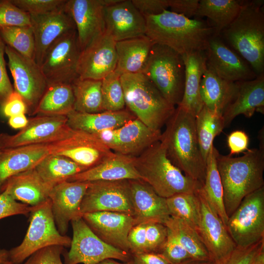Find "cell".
Returning a JSON list of instances; mask_svg holds the SVG:
<instances>
[{
  "instance_id": "cell-1",
  "label": "cell",
  "mask_w": 264,
  "mask_h": 264,
  "mask_svg": "<svg viewBox=\"0 0 264 264\" xmlns=\"http://www.w3.org/2000/svg\"><path fill=\"white\" fill-rule=\"evenodd\" d=\"M145 18V35L154 44L168 46L182 56L204 51L208 40L214 34L208 22L168 10Z\"/></svg>"
},
{
  "instance_id": "cell-2",
  "label": "cell",
  "mask_w": 264,
  "mask_h": 264,
  "mask_svg": "<svg viewBox=\"0 0 264 264\" xmlns=\"http://www.w3.org/2000/svg\"><path fill=\"white\" fill-rule=\"evenodd\" d=\"M248 149L241 156L220 153L217 164L223 189V201L229 218L248 195L264 186V149Z\"/></svg>"
},
{
  "instance_id": "cell-3",
  "label": "cell",
  "mask_w": 264,
  "mask_h": 264,
  "mask_svg": "<svg viewBox=\"0 0 264 264\" xmlns=\"http://www.w3.org/2000/svg\"><path fill=\"white\" fill-rule=\"evenodd\" d=\"M196 116L177 106L166 123L160 141L172 162L184 174L203 184L206 163L199 148Z\"/></svg>"
},
{
  "instance_id": "cell-4",
  "label": "cell",
  "mask_w": 264,
  "mask_h": 264,
  "mask_svg": "<svg viewBox=\"0 0 264 264\" xmlns=\"http://www.w3.org/2000/svg\"><path fill=\"white\" fill-rule=\"evenodd\" d=\"M264 0H242L235 20L220 33L228 45L251 67L264 74Z\"/></svg>"
},
{
  "instance_id": "cell-5",
  "label": "cell",
  "mask_w": 264,
  "mask_h": 264,
  "mask_svg": "<svg viewBox=\"0 0 264 264\" xmlns=\"http://www.w3.org/2000/svg\"><path fill=\"white\" fill-rule=\"evenodd\" d=\"M133 161L141 180L163 198L179 193H196L203 185L185 175L172 162L160 140L133 157Z\"/></svg>"
},
{
  "instance_id": "cell-6",
  "label": "cell",
  "mask_w": 264,
  "mask_h": 264,
  "mask_svg": "<svg viewBox=\"0 0 264 264\" xmlns=\"http://www.w3.org/2000/svg\"><path fill=\"white\" fill-rule=\"evenodd\" d=\"M121 82L127 109L150 128L161 131L175 106L142 73L122 74Z\"/></svg>"
},
{
  "instance_id": "cell-7",
  "label": "cell",
  "mask_w": 264,
  "mask_h": 264,
  "mask_svg": "<svg viewBox=\"0 0 264 264\" xmlns=\"http://www.w3.org/2000/svg\"><path fill=\"white\" fill-rule=\"evenodd\" d=\"M141 73L170 103L175 106L180 104L185 77L182 55L168 46L154 44Z\"/></svg>"
},
{
  "instance_id": "cell-8",
  "label": "cell",
  "mask_w": 264,
  "mask_h": 264,
  "mask_svg": "<svg viewBox=\"0 0 264 264\" xmlns=\"http://www.w3.org/2000/svg\"><path fill=\"white\" fill-rule=\"evenodd\" d=\"M29 225L22 242L8 250L9 261L21 264L33 253L43 248L60 245L70 246L71 239L58 231L51 209V201L46 200L31 206Z\"/></svg>"
},
{
  "instance_id": "cell-9",
  "label": "cell",
  "mask_w": 264,
  "mask_h": 264,
  "mask_svg": "<svg viewBox=\"0 0 264 264\" xmlns=\"http://www.w3.org/2000/svg\"><path fill=\"white\" fill-rule=\"evenodd\" d=\"M70 222L73 237L69 251L65 250L62 255L65 264H98L107 259L127 262L132 259L129 252L115 248L98 238L82 217Z\"/></svg>"
},
{
  "instance_id": "cell-10",
  "label": "cell",
  "mask_w": 264,
  "mask_h": 264,
  "mask_svg": "<svg viewBox=\"0 0 264 264\" xmlns=\"http://www.w3.org/2000/svg\"><path fill=\"white\" fill-rule=\"evenodd\" d=\"M226 227L237 246L247 247L264 239V186L242 199Z\"/></svg>"
},
{
  "instance_id": "cell-11",
  "label": "cell",
  "mask_w": 264,
  "mask_h": 264,
  "mask_svg": "<svg viewBox=\"0 0 264 264\" xmlns=\"http://www.w3.org/2000/svg\"><path fill=\"white\" fill-rule=\"evenodd\" d=\"M81 51L76 29L58 37L47 48L40 66L48 84H71L77 78Z\"/></svg>"
},
{
  "instance_id": "cell-12",
  "label": "cell",
  "mask_w": 264,
  "mask_h": 264,
  "mask_svg": "<svg viewBox=\"0 0 264 264\" xmlns=\"http://www.w3.org/2000/svg\"><path fill=\"white\" fill-rule=\"evenodd\" d=\"M46 144L50 154L65 156L87 169L114 153L94 134L69 127L61 138Z\"/></svg>"
},
{
  "instance_id": "cell-13",
  "label": "cell",
  "mask_w": 264,
  "mask_h": 264,
  "mask_svg": "<svg viewBox=\"0 0 264 264\" xmlns=\"http://www.w3.org/2000/svg\"><path fill=\"white\" fill-rule=\"evenodd\" d=\"M8 66L14 80V90L23 99L30 115H33L48 84L41 66L11 47L5 48Z\"/></svg>"
},
{
  "instance_id": "cell-14",
  "label": "cell",
  "mask_w": 264,
  "mask_h": 264,
  "mask_svg": "<svg viewBox=\"0 0 264 264\" xmlns=\"http://www.w3.org/2000/svg\"><path fill=\"white\" fill-rule=\"evenodd\" d=\"M115 212L133 216L129 180L89 182L80 205L83 214Z\"/></svg>"
},
{
  "instance_id": "cell-15",
  "label": "cell",
  "mask_w": 264,
  "mask_h": 264,
  "mask_svg": "<svg viewBox=\"0 0 264 264\" xmlns=\"http://www.w3.org/2000/svg\"><path fill=\"white\" fill-rule=\"evenodd\" d=\"M93 134L113 153L135 157L160 140L161 132L152 130L136 118L117 129Z\"/></svg>"
},
{
  "instance_id": "cell-16",
  "label": "cell",
  "mask_w": 264,
  "mask_h": 264,
  "mask_svg": "<svg viewBox=\"0 0 264 264\" xmlns=\"http://www.w3.org/2000/svg\"><path fill=\"white\" fill-rule=\"evenodd\" d=\"M207 69L229 81L251 80L257 76L250 66L220 36L213 35L204 50Z\"/></svg>"
},
{
  "instance_id": "cell-17",
  "label": "cell",
  "mask_w": 264,
  "mask_h": 264,
  "mask_svg": "<svg viewBox=\"0 0 264 264\" xmlns=\"http://www.w3.org/2000/svg\"><path fill=\"white\" fill-rule=\"evenodd\" d=\"M68 127L66 116L38 114L16 134H0V145L4 149L47 144L61 138Z\"/></svg>"
},
{
  "instance_id": "cell-18",
  "label": "cell",
  "mask_w": 264,
  "mask_h": 264,
  "mask_svg": "<svg viewBox=\"0 0 264 264\" xmlns=\"http://www.w3.org/2000/svg\"><path fill=\"white\" fill-rule=\"evenodd\" d=\"M118 0H66L64 9L72 19L81 51L106 31L104 7Z\"/></svg>"
},
{
  "instance_id": "cell-19",
  "label": "cell",
  "mask_w": 264,
  "mask_h": 264,
  "mask_svg": "<svg viewBox=\"0 0 264 264\" xmlns=\"http://www.w3.org/2000/svg\"><path fill=\"white\" fill-rule=\"evenodd\" d=\"M116 42L106 32L81 51L77 73L81 79L102 80L116 67Z\"/></svg>"
},
{
  "instance_id": "cell-20",
  "label": "cell",
  "mask_w": 264,
  "mask_h": 264,
  "mask_svg": "<svg viewBox=\"0 0 264 264\" xmlns=\"http://www.w3.org/2000/svg\"><path fill=\"white\" fill-rule=\"evenodd\" d=\"M200 189L197 192L200 206V218L198 233L211 258L214 262H217L229 255L236 245L225 225L210 205Z\"/></svg>"
},
{
  "instance_id": "cell-21",
  "label": "cell",
  "mask_w": 264,
  "mask_h": 264,
  "mask_svg": "<svg viewBox=\"0 0 264 264\" xmlns=\"http://www.w3.org/2000/svg\"><path fill=\"white\" fill-rule=\"evenodd\" d=\"M106 33L116 42L145 35V17L132 0H118L104 9Z\"/></svg>"
},
{
  "instance_id": "cell-22",
  "label": "cell",
  "mask_w": 264,
  "mask_h": 264,
  "mask_svg": "<svg viewBox=\"0 0 264 264\" xmlns=\"http://www.w3.org/2000/svg\"><path fill=\"white\" fill-rule=\"evenodd\" d=\"M82 218L92 231L103 242L130 253L128 236L131 229L135 225L132 216L123 213L102 211L84 214Z\"/></svg>"
},
{
  "instance_id": "cell-23",
  "label": "cell",
  "mask_w": 264,
  "mask_h": 264,
  "mask_svg": "<svg viewBox=\"0 0 264 264\" xmlns=\"http://www.w3.org/2000/svg\"><path fill=\"white\" fill-rule=\"evenodd\" d=\"M89 182L64 181L51 189L49 198L57 228L66 235L71 220L82 217L80 205Z\"/></svg>"
},
{
  "instance_id": "cell-24",
  "label": "cell",
  "mask_w": 264,
  "mask_h": 264,
  "mask_svg": "<svg viewBox=\"0 0 264 264\" xmlns=\"http://www.w3.org/2000/svg\"><path fill=\"white\" fill-rule=\"evenodd\" d=\"M30 16L35 44V61L41 66L51 44L64 33L76 29V26L64 6L50 12Z\"/></svg>"
},
{
  "instance_id": "cell-25",
  "label": "cell",
  "mask_w": 264,
  "mask_h": 264,
  "mask_svg": "<svg viewBox=\"0 0 264 264\" xmlns=\"http://www.w3.org/2000/svg\"><path fill=\"white\" fill-rule=\"evenodd\" d=\"M135 225L151 221L164 223L170 217L166 199L142 180H129Z\"/></svg>"
},
{
  "instance_id": "cell-26",
  "label": "cell",
  "mask_w": 264,
  "mask_h": 264,
  "mask_svg": "<svg viewBox=\"0 0 264 264\" xmlns=\"http://www.w3.org/2000/svg\"><path fill=\"white\" fill-rule=\"evenodd\" d=\"M49 154L46 144L3 149L0 153V194L10 177L34 168Z\"/></svg>"
},
{
  "instance_id": "cell-27",
  "label": "cell",
  "mask_w": 264,
  "mask_h": 264,
  "mask_svg": "<svg viewBox=\"0 0 264 264\" xmlns=\"http://www.w3.org/2000/svg\"><path fill=\"white\" fill-rule=\"evenodd\" d=\"M141 180L136 171L133 157L114 153L97 165L69 177L66 181L92 182Z\"/></svg>"
},
{
  "instance_id": "cell-28",
  "label": "cell",
  "mask_w": 264,
  "mask_h": 264,
  "mask_svg": "<svg viewBox=\"0 0 264 264\" xmlns=\"http://www.w3.org/2000/svg\"><path fill=\"white\" fill-rule=\"evenodd\" d=\"M255 112H264V74L239 82L237 94L222 114L225 128L237 116L250 118Z\"/></svg>"
},
{
  "instance_id": "cell-29",
  "label": "cell",
  "mask_w": 264,
  "mask_h": 264,
  "mask_svg": "<svg viewBox=\"0 0 264 264\" xmlns=\"http://www.w3.org/2000/svg\"><path fill=\"white\" fill-rule=\"evenodd\" d=\"M54 186L45 182L34 168L10 177L3 191L16 201L33 206L48 199Z\"/></svg>"
},
{
  "instance_id": "cell-30",
  "label": "cell",
  "mask_w": 264,
  "mask_h": 264,
  "mask_svg": "<svg viewBox=\"0 0 264 264\" xmlns=\"http://www.w3.org/2000/svg\"><path fill=\"white\" fill-rule=\"evenodd\" d=\"M66 117L67 124L70 128L91 134L117 129L136 118L127 109L97 113L81 112L74 110Z\"/></svg>"
},
{
  "instance_id": "cell-31",
  "label": "cell",
  "mask_w": 264,
  "mask_h": 264,
  "mask_svg": "<svg viewBox=\"0 0 264 264\" xmlns=\"http://www.w3.org/2000/svg\"><path fill=\"white\" fill-rule=\"evenodd\" d=\"M185 67L184 93L177 106L195 116L203 106L200 93L202 76L206 68L204 51H195L183 56Z\"/></svg>"
},
{
  "instance_id": "cell-32",
  "label": "cell",
  "mask_w": 264,
  "mask_h": 264,
  "mask_svg": "<svg viewBox=\"0 0 264 264\" xmlns=\"http://www.w3.org/2000/svg\"><path fill=\"white\" fill-rule=\"evenodd\" d=\"M239 82L226 80L206 68L201 80L200 93L203 105L222 115L235 98Z\"/></svg>"
},
{
  "instance_id": "cell-33",
  "label": "cell",
  "mask_w": 264,
  "mask_h": 264,
  "mask_svg": "<svg viewBox=\"0 0 264 264\" xmlns=\"http://www.w3.org/2000/svg\"><path fill=\"white\" fill-rule=\"evenodd\" d=\"M154 44L146 35L116 42L115 71L121 75L141 73Z\"/></svg>"
},
{
  "instance_id": "cell-34",
  "label": "cell",
  "mask_w": 264,
  "mask_h": 264,
  "mask_svg": "<svg viewBox=\"0 0 264 264\" xmlns=\"http://www.w3.org/2000/svg\"><path fill=\"white\" fill-rule=\"evenodd\" d=\"M74 110V96L71 84H49L33 115L67 116Z\"/></svg>"
},
{
  "instance_id": "cell-35",
  "label": "cell",
  "mask_w": 264,
  "mask_h": 264,
  "mask_svg": "<svg viewBox=\"0 0 264 264\" xmlns=\"http://www.w3.org/2000/svg\"><path fill=\"white\" fill-rule=\"evenodd\" d=\"M242 1L237 0H200L196 16L207 17L214 28V35L220 36L221 32L238 16Z\"/></svg>"
},
{
  "instance_id": "cell-36",
  "label": "cell",
  "mask_w": 264,
  "mask_h": 264,
  "mask_svg": "<svg viewBox=\"0 0 264 264\" xmlns=\"http://www.w3.org/2000/svg\"><path fill=\"white\" fill-rule=\"evenodd\" d=\"M219 153L213 145L207 158L205 179L200 189L226 226L228 217L224 207L223 189L217 168V157Z\"/></svg>"
},
{
  "instance_id": "cell-37",
  "label": "cell",
  "mask_w": 264,
  "mask_h": 264,
  "mask_svg": "<svg viewBox=\"0 0 264 264\" xmlns=\"http://www.w3.org/2000/svg\"><path fill=\"white\" fill-rule=\"evenodd\" d=\"M35 169L45 182L53 185L87 170L65 156L54 154L45 157Z\"/></svg>"
},
{
  "instance_id": "cell-38",
  "label": "cell",
  "mask_w": 264,
  "mask_h": 264,
  "mask_svg": "<svg viewBox=\"0 0 264 264\" xmlns=\"http://www.w3.org/2000/svg\"><path fill=\"white\" fill-rule=\"evenodd\" d=\"M74 96V110L86 113L105 111L101 80L78 77L71 83Z\"/></svg>"
},
{
  "instance_id": "cell-39",
  "label": "cell",
  "mask_w": 264,
  "mask_h": 264,
  "mask_svg": "<svg viewBox=\"0 0 264 264\" xmlns=\"http://www.w3.org/2000/svg\"><path fill=\"white\" fill-rule=\"evenodd\" d=\"M164 224L193 259L212 260L197 231L186 222L170 216Z\"/></svg>"
},
{
  "instance_id": "cell-40",
  "label": "cell",
  "mask_w": 264,
  "mask_h": 264,
  "mask_svg": "<svg viewBox=\"0 0 264 264\" xmlns=\"http://www.w3.org/2000/svg\"><path fill=\"white\" fill-rule=\"evenodd\" d=\"M196 132L202 157L206 163L215 138L225 128L222 115L204 106L196 116Z\"/></svg>"
},
{
  "instance_id": "cell-41",
  "label": "cell",
  "mask_w": 264,
  "mask_h": 264,
  "mask_svg": "<svg viewBox=\"0 0 264 264\" xmlns=\"http://www.w3.org/2000/svg\"><path fill=\"white\" fill-rule=\"evenodd\" d=\"M197 192L179 193L166 199L170 216L183 220L198 232L200 206Z\"/></svg>"
},
{
  "instance_id": "cell-42",
  "label": "cell",
  "mask_w": 264,
  "mask_h": 264,
  "mask_svg": "<svg viewBox=\"0 0 264 264\" xmlns=\"http://www.w3.org/2000/svg\"><path fill=\"white\" fill-rule=\"evenodd\" d=\"M0 36L6 45L22 55L35 60V44L31 26L1 27Z\"/></svg>"
},
{
  "instance_id": "cell-43",
  "label": "cell",
  "mask_w": 264,
  "mask_h": 264,
  "mask_svg": "<svg viewBox=\"0 0 264 264\" xmlns=\"http://www.w3.org/2000/svg\"><path fill=\"white\" fill-rule=\"evenodd\" d=\"M101 91L105 111H119L126 106L121 75L115 70L102 80Z\"/></svg>"
},
{
  "instance_id": "cell-44",
  "label": "cell",
  "mask_w": 264,
  "mask_h": 264,
  "mask_svg": "<svg viewBox=\"0 0 264 264\" xmlns=\"http://www.w3.org/2000/svg\"><path fill=\"white\" fill-rule=\"evenodd\" d=\"M264 255V239L247 247L236 246L224 258L215 262V264H254Z\"/></svg>"
},
{
  "instance_id": "cell-45",
  "label": "cell",
  "mask_w": 264,
  "mask_h": 264,
  "mask_svg": "<svg viewBox=\"0 0 264 264\" xmlns=\"http://www.w3.org/2000/svg\"><path fill=\"white\" fill-rule=\"evenodd\" d=\"M21 26H31L30 15L10 0H0V27Z\"/></svg>"
},
{
  "instance_id": "cell-46",
  "label": "cell",
  "mask_w": 264,
  "mask_h": 264,
  "mask_svg": "<svg viewBox=\"0 0 264 264\" xmlns=\"http://www.w3.org/2000/svg\"><path fill=\"white\" fill-rule=\"evenodd\" d=\"M168 237V229L162 223L151 221L146 223L147 252L160 253Z\"/></svg>"
},
{
  "instance_id": "cell-47",
  "label": "cell",
  "mask_w": 264,
  "mask_h": 264,
  "mask_svg": "<svg viewBox=\"0 0 264 264\" xmlns=\"http://www.w3.org/2000/svg\"><path fill=\"white\" fill-rule=\"evenodd\" d=\"M17 7L29 15H40L62 7L66 0H10Z\"/></svg>"
},
{
  "instance_id": "cell-48",
  "label": "cell",
  "mask_w": 264,
  "mask_h": 264,
  "mask_svg": "<svg viewBox=\"0 0 264 264\" xmlns=\"http://www.w3.org/2000/svg\"><path fill=\"white\" fill-rule=\"evenodd\" d=\"M65 251L63 246L52 245L36 251L21 264H65L61 256ZM4 264H15L8 261Z\"/></svg>"
},
{
  "instance_id": "cell-49",
  "label": "cell",
  "mask_w": 264,
  "mask_h": 264,
  "mask_svg": "<svg viewBox=\"0 0 264 264\" xmlns=\"http://www.w3.org/2000/svg\"><path fill=\"white\" fill-rule=\"evenodd\" d=\"M159 254L170 264H179L193 259L168 229L166 242Z\"/></svg>"
},
{
  "instance_id": "cell-50",
  "label": "cell",
  "mask_w": 264,
  "mask_h": 264,
  "mask_svg": "<svg viewBox=\"0 0 264 264\" xmlns=\"http://www.w3.org/2000/svg\"><path fill=\"white\" fill-rule=\"evenodd\" d=\"M31 206L13 199L6 191L0 194V220L17 215H27Z\"/></svg>"
},
{
  "instance_id": "cell-51",
  "label": "cell",
  "mask_w": 264,
  "mask_h": 264,
  "mask_svg": "<svg viewBox=\"0 0 264 264\" xmlns=\"http://www.w3.org/2000/svg\"><path fill=\"white\" fill-rule=\"evenodd\" d=\"M146 223L134 225L130 230L128 241L131 255L147 252L146 239Z\"/></svg>"
},
{
  "instance_id": "cell-52",
  "label": "cell",
  "mask_w": 264,
  "mask_h": 264,
  "mask_svg": "<svg viewBox=\"0 0 264 264\" xmlns=\"http://www.w3.org/2000/svg\"><path fill=\"white\" fill-rule=\"evenodd\" d=\"M6 44L0 36V105H2L14 91L10 81L4 58Z\"/></svg>"
},
{
  "instance_id": "cell-53",
  "label": "cell",
  "mask_w": 264,
  "mask_h": 264,
  "mask_svg": "<svg viewBox=\"0 0 264 264\" xmlns=\"http://www.w3.org/2000/svg\"><path fill=\"white\" fill-rule=\"evenodd\" d=\"M132 1L144 17L160 14L169 8V0H132Z\"/></svg>"
},
{
  "instance_id": "cell-54",
  "label": "cell",
  "mask_w": 264,
  "mask_h": 264,
  "mask_svg": "<svg viewBox=\"0 0 264 264\" xmlns=\"http://www.w3.org/2000/svg\"><path fill=\"white\" fill-rule=\"evenodd\" d=\"M0 107L2 113L6 117H10L27 112V107L23 99L15 90Z\"/></svg>"
},
{
  "instance_id": "cell-55",
  "label": "cell",
  "mask_w": 264,
  "mask_h": 264,
  "mask_svg": "<svg viewBox=\"0 0 264 264\" xmlns=\"http://www.w3.org/2000/svg\"><path fill=\"white\" fill-rule=\"evenodd\" d=\"M227 142L230 150L228 155L232 156L248 150L249 137L244 132L237 130L232 132L228 135Z\"/></svg>"
},
{
  "instance_id": "cell-56",
  "label": "cell",
  "mask_w": 264,
  "mask_h": 264,
  "mask_svg": "<svg viewBox=\"0 0 264 264\" xmlns=\"http://www.w3.org/2000/svg\"><path fill=\"white\" fill-rule=\"evenodd\" d=\"M171 11L191 18L196 15L199 0H169Z\"/></svg>"
},
{
  "instance_id": "cell-57",
  "label": "cell",
  "mask_w": 264,
  "mask_h": 264,
  "mask_svg": "<svg viewBox=\"0 0 264 264\" xmlns=\"http://www.w3.org/2000/svg\"><path fill=\"white\" fill-rule=\"evenodd\" d=\"M135 264H170L161 254L143 252L132 255Z\"/></svg>"
},
{
  "instance_id": "cell-58",
  "label": "cell",
  "mask_w": 264,
  "mask_h": 264,
  "mask_svg": "<svg viewBox=\"0 0 264 264\" xmlns=\"http://www.w3.org/2000/svg\"><path fill=\"white\" fill-rule=\"evenodd\" d=\"M28 119L25 114H21L9 117L8 124L9 126L15 129H23L27 124Z\"/></svg>"
},
{
  "instance_id": "cell-59",
  "label": "cell",
  "mask_w": 264,
  "mask_h": 264,
  "mask_svg": "<svg viewBox=\"0 0 264 264\" xmlns=\"http://www.w3.org/2000/svg\"><path fill=\"white\" fill-rule=\"evenodd\" d=\"M179 264H215V263L212 260L204 261L192 259Z\"/></svg>"
},
{
  "instance_id": "cell-60",
  "label": "cell",
  "mask_w": 264,
  "mask_h": 264,
  "mask_svg": "<svg viewBox=\"0 0 264 264\" xmlns=\"http://www.w3.org/2000/svg\"><path fill=\"white\" fill-rule=\"evenodd\" d=\"M8 261H9L8 250L0 249V264H4Z\"/></svg>"
},
{
  "instance_id": "cell-61",
  "label": "cell",
  "mask_w": 264,
  "mask_h": 264,
  "mask_svg": "<svg viewBox=\"0 0 264 264\" xmlns=\"http://www.w3.org/2000/svg\"><path fill=\"white\" fill-rule=\"evenodd\" d=\"M98 264H135L132 258V259L130 261L127 262H124V263L118 262L113 260L112 259H107L102 261V262H100Z\"/></svg>"
},
{
  "instance_id": "cell-62",
  "label": "cell",
  "mask_w": 264,
  "mask_h": 264,
  "mask_svg": "<svg viewBox=\"0 0 264 264\" xmlns=\"http://www.w3.org/2000/svg\"><path fill=\"white\" fill-rule=\"evenodd\" d=\"M254 264H264V255L261 256Z\"/></svg>"
},
{
  "instance_id": "cell-63",
  "label": "cell",
  "mask_w": 264,
  "mask_h": 264,
  "mask_svg": "<svg viewBox=\"0 0 264 264\" xmlns=\"http://www.w3.org/2000/svg\"><path fill=\"white\" fill-rule=\"evenodd\" d=\"M2 150H3V149L2 148V147L0 145V153L2 151Z\"/></svg>"
}]
</instances>
